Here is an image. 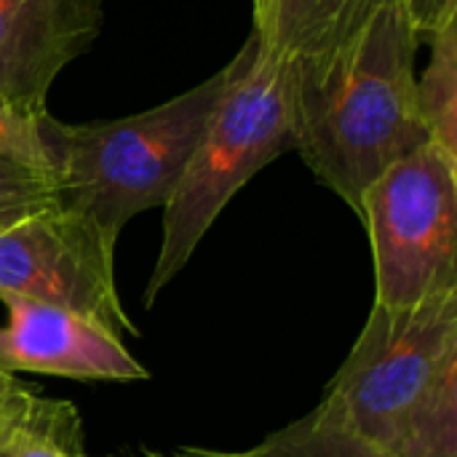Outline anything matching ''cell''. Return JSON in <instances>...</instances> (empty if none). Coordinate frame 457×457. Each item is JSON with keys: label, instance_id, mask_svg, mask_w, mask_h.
I'll return each instance as SVG.
<instances>
[{"label": "cell", "instance_id": "obj_4", "mask_svg": "<svg viewBox=\"0 0 457 457\" xmlns=\"http://www.w3.org/2000/svg\"><path fill=\"white\" fill-rule=\"evenodd\" d=\"M228 88L163 206V238L145 289V308L177 278L233 195L278 155L295 150L289 56L260 46L257 35L230 62Z\"/></svg>", "mask_w": 457, "mask_h": 457}, {"label": "cell", "instance_id": "obj_13", "mask_svg": "<svg viewBox=\"0 0 457 457\" xmlns=\"http://www.w3.org/2000/svg\"><path fill=\"white\" fill-rule=\"evenodd\" d=\"M48 104H32L0 91V155L16 158L48 171L46 118Z\"/></svg>", "mask_w": 457, "mask_h": 457}, {"label": "cell", "instance_id": "obj_18", "mask_svg": "<svg viewBox=\"0 0 457 457\" xmlns=\"http://www.w3.org/2000/svg\"><path fill=\"white\" fill-rule=\"evenodd\" d=\"M252 8H254V24H260L270 8V0H252Z\"/></svg>", "mask_w": 457, "mask_h": 457}, {"label": "cell", "instance_id": "obj_9", "mask_svg": "<svg viewBox=\"0 0 457 457\" xmlns=\"http://www.w3.org/2000/svg\"><path fill=\"white\" fill-rule=\"evenodd\" d=\"M431 56L418 75V110L428 139L457 161V16L428 35Z\"/></svg>", "mask_w": 457, "mask_h": 457}, {"label": "cell", "instance_id": "obj_10", "mask_svg": "<svg viewBox=\"0 0 457 457\" xmlns=\"http://www.w3.org/2000/svg\"><path fill=\"white\" fill-rule=\"evenodd\" d=\"M249 453L252 457H399L367 442L319 407L265 436Z\"/></svg>", "mask_w": 457, "mask_h": 457}, {"label": "cell", "instance_id": "obj_16", "mask_svg": "<svg viewBox=\"0 0 457 457\" xmlns=\"http://www.w3.org/2000/svg\"><path fill=\"white\" fill-rule=\"evenodd\" d=\"M404 8L420 37H428L457 16V0H404Z\"/></svg>", "mask_w": 457, "mask_h": 457}, {"label": "cell", "instance_id": "obj_17", "mask_svg": "<svg viewBox=\"0 0 457 457\" xmlns=\"http://www.w3.org/2000/svg\"><path fill=\"white\" fill-rule=\"evenodd\" d=\"M147 457H252V453L246 450V453H225V450H209V447H179V450H174L171 455H166V453H153V450H147L145 453Z\"/></svg>", "mask_w": 457, "mask_h": 457}, {"label": "cell", "instance_id": "obj_12", "mask_svg": "<svg viewBox=\"0 0 457 457\" xmlns=\"http://www.w3.org/2000/svg\"><path fill=\"white\" fill-rule=\"evenodd\" d=\"M345 3L348 0H270L265 19L254 24V35L260 46L295 56L319 40Z\"/></svg>", "mask_w": 457, "mask_h": 457}, {"label": "cell", "instance_id": "obj_2", "mask_svg": "<svg viewBox=\"0 0 457 457\" xmlns=\"http://www.w3.org/2000/svg\"><path fill=\"white\" fill-rule=\"evenodd\" d=\"M319 410L399 457H457V289L372 303Z\"/></svg>", "mask_w": 457, "mask_h": 457}, {"label": "cell", "instance_id": "obj_14", "mask_svg": "<svg viewBox=\"0 0 457 457\" xmlns=\"http://www.w3.org/2000/svg\"><path fill=\"white\" fill-rule=\"evenodd\" d=\"M59 204L51 171L0 155V225Z\"/></svg>", "mask_w": 457, "mask_h": 457}, {"label": "cell", "instance_id": "obj_6", "mask_svg": "<svg viewBox=\"0 0 457 457\" xmlns=\"http://www.w3.org/2000/svg\"><path fill=\"white\" fill-rule=\"evenodd\" d=\"M19 297L137 335L115 284V246L59 204L0 225V300Z\"/></svg>", "mask_w": 457, "mask_h": 457}, {"label": "cell", "instance_id": "obj_8", "mask_svg": "<svg viewBox=\"0 0 457 457\" xmlns=\"http://www.w3.org/2000/svg\"><path fill=\"white\" fill-rule=\"evenodd\" d=\"M102 0H0V91L46 104L67 64L94 48Z\"/></svg>", "mask_w": 457, "mask_h": 457}, {"label": "cell", "instance_id": "obj_7", "mask_svg": "<svg viewBox=\"0 0 457 457\" xmlns=\"http://www.w3.org/2000/svg\"><path fill=\"white\" fill-rule=\"evenodd\" d=\"M3 305L8 316L0 327V370L8 375L32 372L83 383L150 378L123 337L88 316L19 297H8Z\"/></svg>", "mask_w": 457, "mask_h": 457}, {"label": "cell", "instance_id": "obj_5", "mask_svg": "<svg viewBox=\"0 0 457 457\" xmlns=\"http://www.w3.org/2000/svg\"><path fill=\"white\" fill-rule=\"evenodd\" d=\"M375 303L412 308L457 289V161L423 145L386 169L361 198Z\"/></svg>", "mask_w": 457, "mask_h": 457}, {"label": "cell", "instance_id": "obj_11", "mask_svg": "<svg viewBox=\"0 0 457 457\" xmlns=\"http://www.w3.org/2000/svg\"><path fill=\"white\" fill-rule=\"evenodd\" d=\"M11 457H88L78 407L35 394L11 436Z\"/></svg>", "mask_w": 457, "mask_h": 457}, {"label": "cell", "instance_id": "obj_1", "mask_svg": "<svg viewBox=\"0 0 457 457\" xmlns=\"http://www.w3.org/2000/svg\"><path fill=\"white\" fill-rule=\"evenodd\" d=\"M420 40L404 0H348L316 43L289 56L295 150L359 217L367 187L431 145L418 110Z\"/></svg>", "mask_w": 457, "mask_h": 457}, {"label": "cell", "instance_id": "obj_3", "mask_svg": "<svg viewBox=\"0 0 457 457\" xmlns=\"http://www.w3.org/2000/svg\"><path fill=\"white\" fill-rule=\"evenodd\" d=\"M233 64L145 112L64 123L46 118V158L59 206L86 217L112 246L142 212L174 195L225 88Z\"/></svg>", "mask_w": 457, "mask_h": 457}, {"label": "cell", "instance_id": "obj_19", "mask_svg": "<svg viewBox=\"0 0 457 457\" xmlns=\"http://www.w3.org/2000/svg\"><path fill=\"white\" fill-rule=\"evenodd\" d=\"M0 457H11V439L0 445Z\"/></svg>", "mask_w": 457, "mask_h": 457}, {"label": "cell", "instance_id": "obj_15", "mask_svg": "<svg viewBox=\"0 0 457 457\" xmlns=\"http://www.w3.org/2000/svg\"><path fill=\"white\" fill-rule=\"evenodd\" d=\"M32 399H35L32 388L16 380V375H8L0 370V445L13 436Z\"/></svg>", "mask_w": 457, "mask_h": 457}]
</instances>
